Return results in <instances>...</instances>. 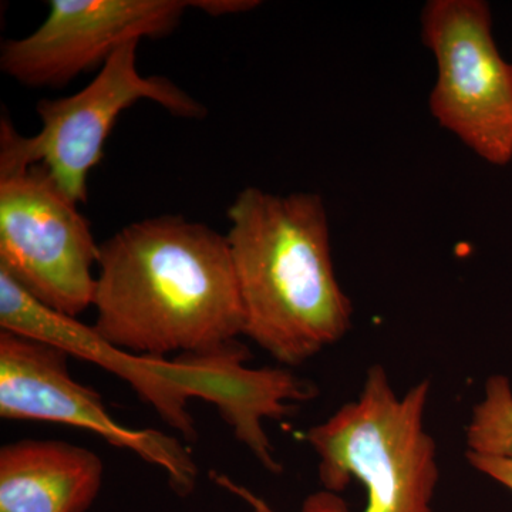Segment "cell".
I'll use <instances>...</instances> for the list:
<instances>
[{
  "label": "cell",
  "instance_id": "cell-8",
  "mask_svg": "<svg viewBox=\"0 0 512 512\" xmlns=\"http://www.w3.org/2000/svg\"><path fill=\"white\" fill-rule=\"evenodd\" d=\"M70 357L55 343L0 330V417L90 431L160 468L180 497L194 493L200 470L183 441L160 430L121 426L96 390L73 379Z\"/></svg>",
  "mask_w": 512,
  "mask_h": 512
},
{
  "label": "cell",
  "instance_id": "cell-6",
  "mask_svg": "<svg viewBox=\"0 0 512 512\" xmlns=\"http://www.w3.org/2000/svg\"><path fill=\"white\" fill-rule=\"evenodd\" d=\"M421 35L436 59L429 106L441 127L483 158L512 161V63L501 56L483 0H430Z\"/></svg>",
  "mask_w": 512,
  "mask_h": 512
},
{
  "label": "cell",
  "instance_id": "cell-13",
  "mask_svg": "<svg viewBox=\"0 0 512 512\" xmlns=\"http://www.w3.org/2000/svg\"><path fill=\"white\" fill-rule=\"evenodd\" d=\"M259 2L255 0H195L192 8L200 9L207 15L218 16L234 15V13L248 12L255 9Z\"/></svg>",
  "mask_w": 512,
  "mask_h": 512
},
{
  "label": "cell",
  "instance_id": "cell-4",
  "mask_svg": "<svg viewBox=\"0 0 512 512\" xmlns=\"http://www.w3.org/2000/svg\"><path fill=\"white\" fill-rule=\"evenodd\" d=\"M430 387L423 380L399 396L384 367H370L359 397L306 433L325 490L306 497L301 512H434L440 470L424 427ZM210 477L251 512H279L227 474Z\"/></svg>",
  "mask_w": 512,
  "mask_h": 512
},
{
  "label": "cell",
  "instance_id": "cell-5",
  "mask_svg": "<svg viewBox=\"0 0 512 512\" xmlns=\"http://www.w3.org/2000/svg\"><path fill=\"white\" fill-rule=\"evenodd\" d=\"M140 40L120 46L80 92L37 103L39 133L25 137L8 119L0 123V174L42 165L76 204L89 198L90 171L100 164L104 146L120 114L140 100L160 104L181 119H202L207 109L163 76L138 72Z\"/></svg>",
  "mask_w": 512,
  "mask_h": 512
},
{
  "label": "cell",
  "instance_id": "cell-7",
  "mask_svg": "<svg viewBox=\"0 0 512 512\" xmlns=\"http://www.w3.org/2000/svg\"><path fill=\"white\" fill-rule=\"evenodd\" d=\"M100 245L42 165L0 174V271L46 308L79 319L93 308Z\"/></svg>",
  "mask_w": 512,
  "mask_h": 512
},
{
  "label": "cell",
  "instance_id": "cell-9",
  "mask_svg": "<svg viewBox=\"0 0 512 512\" xmlns=\"http://www.w3.org/2000/svg\"><path fill=\"white\" fill-rule=\"evenodd\" d=\"M190 8L188 0H52L35 32L2 43L0 69L23 86H64L131 40L167 36Z\"/></svg>",
  "mask_w": 512,
  "mask_h": 512
},
{
  "label": "cell",
  "instance_id": "cell-11",
  "mask_svg": "<svg viewBox=\"0 0 512 512\" xmlns=\"http://www.w3.org/2000/svg\"><path fill=\"white\" fill-rule=\"evenodd\" d=\"M467 451L512 461V386L503 375L488 377L484 397L474 406Z\"/></svg>",
  "mask_w": 512,
  "mask_h": 512
},
{
  "label": "cell",
  "instance_id": "cell-10",
  "mask_svg": "<svg viewBox=\"0 0 512 512\" xmlns=\"http://www.w3.org/2000/svg\"><path fill=\"white\" fill-rule=\"evenodd\" d=\"M104 464L90 448L23 439L0 448V512H87L103 487Z\"/></svg>",
  "mask_w": 512,
  "mask_h": 512
},
{
  "label": "cell",
  "instance_id": "cell-3",
  "mask_svg": "<svg viewBox=\"0 0 512 512\" xmlns=\"http://www.w3.org/2000/svg\"><path fill=\"white\" fill-rule=\"evenodd\" d=\"M244 336L285 366H301L352 328L335 274L325 202L248 187L227 211Z\"/></svg>",
  "mask_w": 512,
  "mask_h": 512
},
{
  "label": "cell",
  "instance_id": "cell-1",
  "mask_svg": "<svg viewBox=\"0 0 512 512\" xmlns=\"http://www.w3.org/2000/svg\"><path fill=\"white\" fill-rule=\"evenodd\" d=\"M94 332L133 355L218 352L244 336L225 235L180 215L133 222L100 245Z\"/></svg>",
  "mask_w": 512,
  "mask_h": 512
},
{
  "label": "cell",
  "instance_id": "cell-2",
  "mask_svg": "<svg viewBox=\"0 0 512 512\" xmlns=\"http://www.w3.org/2000/svg\"><path fill=\"white\" fill-rule=\"evenodd\" d=\"M0 330L55 343L72 357L113 373L131 387L184 441L198 439L188 410L192 399L211 403L235 440L266 470L282 473L266 420H281L293 406L318 396L315 384L288 369L248 367L251 352L241 340L205 355L173 359L133 355L104 342L92 326L46 308L0 271Z\"/></svg>",
  "mask_w": 512,
  "mask_h": 512
},
{
  "label": "cell",
  "instance_id": "cell-12",
  "mask_svg": "<svg viewBox=\"0 0 512 512\" xmlns=\"http://www.w3.org/2000/svg\"><path fill=\"white\" fill-rule=\"evenodd\" d=\"M466 458L471 467L483 473L484 476L493 478L497 483L512 491V461L504 458L481 456V454L467 451Z\"/></svg>",
  "mask_w": 512,
  "mask_h": 512
}]
</instances>
